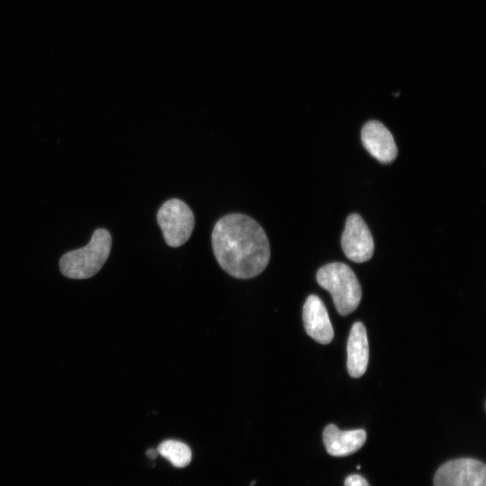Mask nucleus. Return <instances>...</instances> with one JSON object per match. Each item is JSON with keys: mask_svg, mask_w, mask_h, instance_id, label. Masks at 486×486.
Here are the masks:
<instances>
[{"mask_svg": "<svg viewBox=\"0 0 486 486\" xmlns=\"http://www.w3.org/2000/svg\"><path fill=\"white\" fill-rule=\"evenodd\" d=\"M364 148L379 162L391 163L398 154V148L390 130L378 121L366 122L361 131Z\"/></svg>", "mask_w": 486, "mask_h": 486, "instance_id": "nucleus-7", "label": "nucleus"}, {"mask_svg": "<svg viewBox=\"0 0 486 486\" xmlns=\"http://www.w3.org/2000/svg\"><path fill=\"white\" fill-rule=\"evenodd\" d=\"M158 223L169 247L184 245L191 237L194 227V216L183 201L173 198L165 202L157 214Z\"/></svg>", "mask_w": 486, "mask_h": 486, "instance_id": "nucleus-4", "label": "nucleus"}, {"mask_svg": "<svg viewBox=\"0 0 486 486\" xmlns=\"http://www.w3.org/2000/svg\"><path fill=\"white\" fill-rule=\"evenodd\" d=\"M147 456L149 457L150 459H155L158 454V452L157 449H154V448H150L147 451L146 453Z\"/></svg>", "mask_w": 486, "mask_h": 486, "instance_id": "nucleus-13", "label": "nucleus"}, {"mask_svg": "<svg viewBox=\"0 0 486 486\" xmlns=\"http://www.w3.org/2000/svg\"><path fill=\"white\" fill-rule=\"evenodd\" d=\"M369 360V346L364 326L356 322L347 341V370L350 376L358 378L367 368Z\"/></svg>", "mask_w": 486, "mask_h": 486, "instance_id": "nucleus-10", "label": "nucleus"}, {"mask_svg": "<svg viewBox=\"0 0 486 486\" xmlns=\"http://www.w3.org/2000/svg\"><path fill=\"white\" fill-rule=\"evenodd\" d=\"M344 486H369V483L361 475L352 474L345 479Z\"/></svg>", "mask_w": 486, "mask_h": 486, "instance_id": "nucleus-12", "label": "nucleus"}, {"mask_svg": "<svg viewBox=\"0 0 486 486\" xmlns=\"http://www.w3.org/2000/svg\"><path fill=\"white\" fill-rule=\"evenodd\" d=\"M341 245L346 257L353 262L363 263L372 257L374 249V239L360 215L353 213L347 217Z\"/></svg>", "mask_w": 486, "mask_h": 486, "instance_id": "nucleus-6", "label": "nucleus"}, {"mask_svg": "<svg viewBox=\"0 0 486 486\" xmlns=\"http://www.w3.org/2000/svg\"><path fill=\"white\" fill-rule=\"evenodd\" d=\"M112 248L108 230L97 229L89 243L64 254L59 260L61 274L71 279H86L94 275L106 262Z\"/></svg>", "mask_w": 486, "mask_h": 486, "instance_id": "nucleus-2", "label": "nucleus"}, {"mask_svg": "<svg viewBox=\"0 0 486 486\" xmlns=\"http://www.w3.org/2000/svg\"><path fill=\"white\" fill-rule=\"evenodd\" d=\"M316 277L319 284L330 292L340 315H348L357 308L362 290L348 266L340 262L329 263L319 269Z\"/></svg>", "mask_w": 486, "mask_h": 486, "instance_id": "nucleus-3", "label": "nucleus"}, {"mask_svg": "<svg viewBox=\"0 0 486 486\" xmlns=\"http://www.w3.org/2000/svg\"><path fill=\"white\" fill-rule=\"evenodd\" d=\"M434 486H486V466L472 458L448 461L436 472Z\"/></svg>", "mask_w": 486, "mask_h": 486, "instance_id": "nucleus-5", "label": "nucleus"}, {"mask_svg": "<svg viewBox=\"0 0 486 486\" xmlns=\"http://www.w3.org/2000/svg\"><path fill=\"white\" fill-rule=\"evenodd\" d=\"M323 443L327 452L333 456H346L358 451L366 441L364 429L340 430L333 424L323 431Z\"/></svg>", "mask_w": 486, "mask_h": 486, "instance_id": "nucleus-9", "label": "nucleus"}, {"mask_svg": "<svg viewBox=\"0 0 486 486\" xmlns=\"http://www.w3.org/2000/svg\"><path fill=\"white\" fill-rule=\"evenodd\" d=\"M157 450L158 454L167 459L175 467H185L192 459L189 446L177 440H165L158 446Z\"/></svg>", "mask_w": 486, "mask_h": 486, "instance_id": "nucleus-11", "label": "nucleus"}, {"mask_svg": "<svg viewBox=\"0 0 486 486\" xmlns=\"http://www.w3.org/2000/svg\"><path fill=\"white\" fill-rule=\"evenodd\" d=\"M212 244L219 265L235 278L258 275L270 259L265 230L254 219L241 213L225 215L216 222Z\"/></svg>", "mask_w": 486, "mask_h": 486, "instance_id": "nucleus-1", "label": "nucleus"}, {"mask_svg": "<svg viewBox=\"0 0 486 486\" xmlns=\"http://www.w3.org/2000/svg\"><path fill=\"white\" fill-rule=\"evenodd\" d=\"M302 320L307 334L317 342L326 345L332 341L334 330L327 309L317 295H310L302 310Z\"/></svg>", "mask_w": 486, "mask_h": 486, "instance_id": "nucleus-8", "label": "nucleus"}]
</instances>
